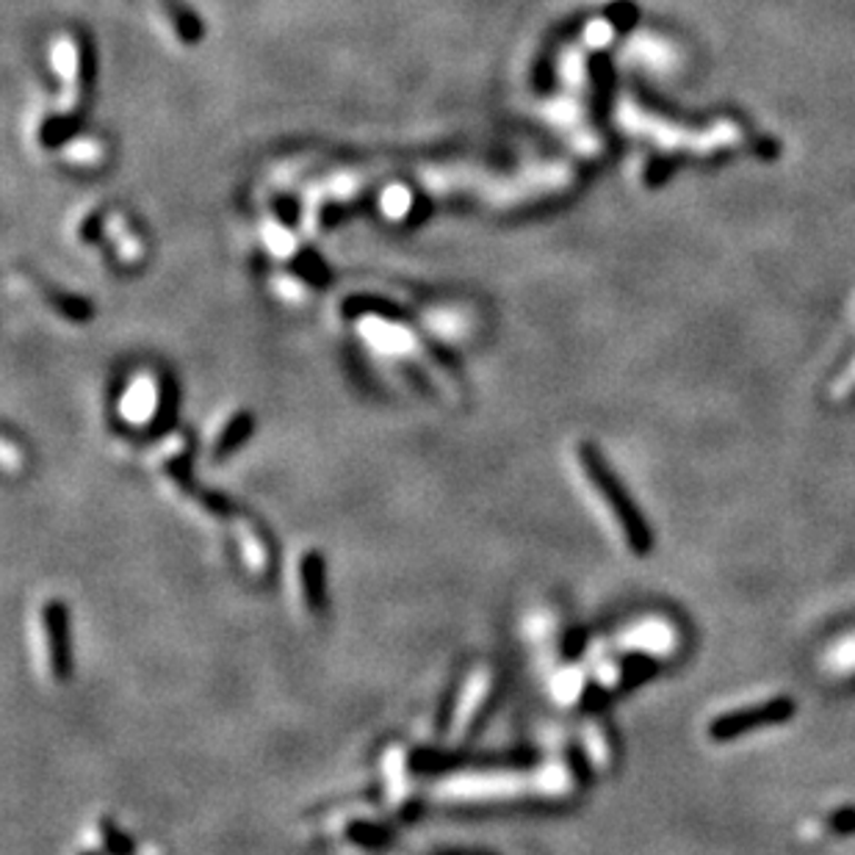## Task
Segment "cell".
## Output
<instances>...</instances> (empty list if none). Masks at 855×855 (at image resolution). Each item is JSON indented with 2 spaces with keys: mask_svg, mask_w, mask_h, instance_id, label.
Returning a JSON list of instances; mask_svg holds the SVG:
<instances>
[{
  "mask_svg": "<svg viewBox=\"0 0 855 855\" xmlns=\"http://www.w3.org/2000/svg\"><path fill=\"white\" fill-rule=\"evenodd\" d=\"M247 433H249L247 412H233V416L225 418V424H219V427L211 433V440H208V451H211L213 463H219L225 455H230L236 446H241V440H247Z\"/></svg>",
  "mask_w": 855,
  "mask_h": 855,
  "instance_id": "cell-10",
  "label": "cell"
},
{
  "mask_svg": "<svg viewBox=\"0 0 855 855\" xmlns=\"http://www.w3.org/2000/svg\"><path fill=\"white\" fill-rule=\"evenodd\" d=\"M233 546L247 576H252V579H264V576H269V568H271L269 537L260 531V526L255 524V520L249 518L233 520Z\"/></svg>",
  "mask_w": 855,
  "mask_h": 855,
  "instance_id": "cell-8",
  "label": "cell"
},
{
  "mask_svg": "<svg viewBox=\"0 0 855 855\" xmlns=\"http://www.w3.org/2000/svg\"><path fill=\"white\" fill-rule=\"evenodd\" d=\"M682 628L665 615H648L628 623L623 632L615 634L609 648L617 656H639V659L665 662L682 650Z\"/></svg>",
  "mask_w": 855,
  "mask_h": 855,
  "instance_id": "cell-5",
  "label": "cell"
},
{
  "mask_svg": "<svg viewBox=\"0 0 855 855\" xmlns=\"http://www.w3.org/2000/svg\"><path fill=\"white\" fill-rule=\"evenodd\" d=\"M31 650L44 682L64 684L70 678V615L56 598H42L33 609Z\"/></svg>",
  "mask_w": 855,
  "mask_h": 855,
  "instance_id": "cell-3",
  "label": "cell"
},
{
  "mask_svg": "<svg viewBox=\"0 0 855 855\" xmlns=\"http://www.w3.org/2000/svg\"><path fill=\"white\" fill-rule=\"evenodd\" d=\"M570 466H574V474L579 477L585 498L593 504V509H596L598 518L607 524L612 535L626 546V551H648L650 537L648 529H645V520L639 518L637 509L632 507V498L626 496L620 483L612 477L602 455H598L596 449H590L587 444H579L570 451Z\"/></svg>",
  "mask_w": 855,
  "mask_h": 855,
  "instance_id": "cell-1",
  "label": "cell"
},
{
  "mask_svg": "<svg viewBox=\"0 0 855 855\" xmlns=\"http://www.w3.org/2000/svg\"><path fill=\"white\" fill-rule=\"evenodd\" d=\"M581 745H585L587 758H590L596 767H607L612 762V747L607 734H604L602 723H587L585 732H581Z\"/></svg>",
  "mask_w": 855,
  "mask_h": 855,
  "instance_id": "cell-12",
  "label": "cell"
},
{
  "mask_svg": "<svg viewBox=\"0 0 855 855\" xmlns=\"http://www.w3.org/2000/svg\"><path fill=\"white\" fill-rule=\"evenodd\" d=\"M623 122L628 125L632 133L656 141L662 150L689 152V156H712V152L732 150L745 139L739 125L732 120H720L709 125V128H689V125L684 128V125L662 120L650 111L637 109L634 103H626V109H623Z\"/></svg>",
  "mask_w": 855,
  "mask_h": 855,
  "instance_id": "cell-2",
  "label": "cell"
},
{
  "mask_svg": "<svg viewBox=\"0 0 855 855\" xmlns=\"http://www.w3.org/2000/svg\"><path fill=\"white\" fill-rule=\"evenodd\" d=\"M158 388L150 379H139L133 388H128V396L122 399V418L133 427H147L158 416Z\"/></svg>",
  "mask_w": 855,
  "mask_h": 855,
  "instance_id": "cell-9",
  "label": "cell"
},
{
  "mask_svg": "<svg viewBox=\"0 0 855 855\" xmlns=\"http://www.w3.org/2000/svg\"><path fill=\"white\" fill-rule=\"evenodd\" d=\"M823 667L831 676H855V634H845L825 648Z\"/></svg>",
  "mask_w": 855,
  "mask_h": 855,
  "instance_id": "cell-11",
  "label": "cell"
},
{
  "mask_svg": "<svg viewBox=\"0 0 855 855\" xmlns=\"http://www.w3.org/2000/svg\"><path fill=\"white\" fill-rule=\"evenodd\" d=\"M493 693H496V673L490 665H477L468 670L451 700L449 717H446V739L449 745L468 742L483 723L485 712L490 709Z\"/></svg>",
  "mask_w": 855,
  "mask_h": 855,
  "instance_id": "cell-4",
  "label": "cell"
},
{
  "mask_svg": "<svg viewBox=\"0 0 855 855\" xmlns=\"http://www.w3.org/2000/svg\"><path fill=\"white\" fill-rule=\"evenodd\" d=\"M855 390V358L847 364L845 371L839 374V379L834 382V396L836 399H842V396H851Z\"/></svg>",
  "mask_w": 855,
  "mask_h": 855,
  "instance_id": "cell-13",
  "label": "cell"
},
{
  "mask_svg": "<svg viewBox=\"0 0 855 855\" xmlns=\"http://www.w3.org/2000/svg\"><path fill=\"white\" fill-rule=\"evenodd\" d=\"M795 706L789 700H764V704L747 706V709H736V712H726L723 717H717L715 723L709 726L712 739H734V736H742L747 732H756V728L773 726V723L789 720Z\"/></svg>",
  "mask_w": 855,
  "mask_h": 855,
  "instance_id": "cell-7",
  "label": "cell"
},
{
  "mask_svg": "<svg viewBox=\"0 0 855 855\" xmlns=\"http://www.w3.org/2000/svg\"><path fill=\"white\" fill-rule=\"evenodd\" d=\"M294 604L308 617H319L325 612V559L316 548H302L291 565Z\"/></svg>",
  "mask_w": 855,
  "mask_h": 855,
  "instance_id": "cell-6",
  "label": "cell"
}]
</instances>
